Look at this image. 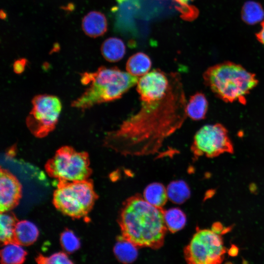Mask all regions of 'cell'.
Here are the masks:
<instances>
[{"instance_id":"obj_14","label":"cell","mask_w":264,"mask_h":264,"mask_svg":"<svg viewBox=\"0 0 264 264\" xmlns=\"http://www.w3.org/2000/svg\"><path fill=\"white\" fill-rule=\"evenodd\" d=\"M208 108V103L205 95L202 92H197L191 95L187 102V115L193 120L204 119Z\"/></svg>"},{"instance_id":"obj_8","label":"cell","mask_w":264,"mask_h":264,"mask_svg":"<svg viewBox=\"0 0 264 264\" xmlns=\"http://www.w3.org/2000/svg\"><path fill=\"white\" fill-rule=\"evenodd\" d=\"M225 249L220 235L211 230L199 229L184 250V257L189 264L220 263Z\"/></svg>"},{"instance_id":"obj_28","label":"cell","mask_w":264,"mask_h":264,"mask_svg":"<svg viewBox=\"0 0 264 264\" xmlns=\"http://www.w3.org/2000/svg\"><path fill=\"white\" fill-rule=\"evenodd\" d=\"M258 40L264 46V20L261 23V28L256 34Z\"/></svg>"},{"instance_id":"obj_16","label":"cell","mask_w":264,"mask_h":264,"mask_svg":"<svg viewBox=\"0 0 264 264\" xmlns=\"http://www.w3.org/2000/svg\"><path fill=\"white\" fill-rule=\"evenodd\" d=\"M151 66L150 57L144 53L138 52L129 58L126 68L128 73L139 78L147 73Z\"/></svg>"},{"instance_id":"obj_21","label":"cell","mask_w":264,"mask_h":264,"mask_svg":"<svg viewBox=\"0 0 264 264\" xmlns=\"http://www.w3.org/2000/svg\"><path fill=\"white\" fill-rule=\"evenodd\" d=\"M164 219L167 229L172 233L182 229L186 222L185 214L177 208L164 210Z\"/></svg>"},{"instance_id":"obj_4","label":"cell","mask_w":264,"mask_h":264,"mask_svg":"<svg viewBox=\"0 0 264 264\" xmlns=\"http://www.w3.org/2000/svg\"><path fill=\"white\" fill-rule=\"evenodd\" d=\"M204 84L225 102L246 103L245 96L258 83L255 74L240 65L225 62L213 66L203 73Z\"/></svg>"},{"instance_id":"obj_23","label":"cell","mask_w":264,"mask_h":264,"mask_svg":"<svg viewBox=\"0 0 264 264\" xmlns=\"http://www.w3.org/2000/svg\"><path fill=\"white\" fill-rule=\"evenodd\" d=\"M242 17L243 21L247 23L254 24L263 20L264 11L259 3L247 1L242 7Z\"/></svg>"},{"instance_id":"obj_1","label":"cell","mask_w":264,"mask_h":264,"mask_svg":"<svg viewBox=\"0 0 264 264\" xmlns=\"http://www.w3.org/2000/svg\"><path fill=\"white\" fill-rule=\"evenodd\" d=\"M168 76L170 84L165 95L155 100L141 101L136 113L106 133L105 147L125 156L154 154L181 128L187 116L184 86L178 73Z\"/></svg>"},{"instance_id":"obj_10","label":"cell","mask_w":264,"mask_h":264,"mask_svg":"<svg viewBox=\"0 0 264 264\" xmlns=\"http://www.w3.org/2000/svg\"><path fill=\"white\" fill-rule=\"evenodd\" d=\"M168 74L154 69L139 77L136 90L141 101L155 100L163 97L169 87Z\"/></svg>"},{"instance_id":"obj_19","label":"cell","mask_w":264,"mask_h":264,"mask_svg":"<svg viewBox=\"0 0 264 264\" xmlns=\"http://www.w3.org/2000/svg\"><path fill=\"white\" fill-rule=\"evenodd\" d=\"M143 198L152 205L162 208L168 198L167 189L160 183H152L145 189Z\"/></svg>"},{"instance_id":"obj_30","label":"cell","mask_w":264,"mask_h":264,"mask_svg":"<svg viewBox=\"0 0 264 264\" xmlns=\"http://www.w3.org/2000/svg\"><path fill=\"white\" fill-rule=\"evenodd\" d=\"M250 191L252 193H255L257 189V186L254 183H251L249 186Z\"/></svg>"},{"instance_id":"obj_7","label":"cell","mask_w":264,"mask_h":264,"mask_svg":"<svg viewBox=\"0 0 264 264\" xmlns=\"http://www.w3.org/2000/svg\"><path fill=\"white\" fill-rule=\"evenodd\" d=\"M32 108L27 116L26 124L31 133L43 138L53 131L62 110L59 99L54 95L41 94L32 100Z\"/></svg>"},{"instance_id":"obj_17","label":"cell","mask_w":264,"mask_h":264,"mask_svg":"<svg viewBox=\"0 0 264 264\" xmlns=\"http://www.w3.org/2000/svg\"><path fill=\"white\" fill-rule=\"evenodd\" d=\"M0 255L2 264H20L24 261L26 252L21 244L13 241L3 244Z\"/></svg>"},{"instance_id":"obj_13","label":"cell","mask_w":264,"mask_h":264,"mask_svg":"<svg viewBox=\"0 0 264 264\" xmlns=\"http://www.w3.org/2000/svg\"><path fill=\"white\" fill-rule=\"evenodd\" d=\"M39 233L37 227L33 222L27 220L17 221L14 232L15 241L22 245H29L37 240Z\"/></svg>"},{"instance_id":"obj_5","label":"cell","mask_w":264,"mask_h":264,"mask_svg":"<svg viewBox=\"0 0 264 264\" xmlns=\"http://www.w3.org/2000/svg\"><path fill=\"white\" fill-rule=\"evenodd\" d=\"M97 198L92 182L89 179L59 181L53 194V203L63 214L80 218L88 213Z\"/></svg>"},{"instance_id":"obj_11","label":"cell","mask_w":264,"mask_h":264,"mask_svg":"<svg viewBox=\"0 0 264 264\" xmlns=\"http://www.w3.org/2000/svg\"><path fill=\"white\" fill-rule=\"evenodd\" d=\"M22 196V186L16 177L7 170L0 173V211H9L19 203Z\"/></svg>"},{"instance_id":"obj_2","label":"cell","mask_w":264,"mask_h":264,"mask_svg":"<svg viewBox=\"0 0 264 264\" xmlns=\"http://www.w3.org/2000/svg\"><path fill=\"white\" fill-rule=\"evenodd\" d=\"M164 212L139 195L129 198L123 204L118 220L121 236L138 248H159L167 229Z\"/></svg>"},{"instance_id":"obj_33","label":"cell","mask_w":264,"mask_h":264,"mask_svg":"<svg viewBox=\"0 0 264 264\" xmlns=\"http://www.w3.org/2000/svg\"><path fill=\"white\" fill-rule=\"evenodd\" d=\"M6 17V14L2 11V10H1V12H0V17L1 19H4Z\"/></svg>"},{"instance_id":"obj_3","label":"cell","mask_w":264,"mask_h":264,"mask_svg":"<svg viewBox=\"0 0 264 264\" xmlns=\"http://www.w3.org/2000/svg\"><path fill=\"white\" fill-rule=\"evenodd\" d=\"M139 78L115 67L101 66L95 72L83 73L81 82L88 87L71 106L84 110L119 99L137 84Z\"/></svg>"},{"instance_id":"obj_32","label":"cell","mask_w":264,"mask_h":264,"mask_svg":"<svg viewBox=\"0 0 264 264\" xmlns=\"http://www.w3.org/2000/svg\"><path fill=\"white\" fill-rule=\"evenodd\" d=\"M208 194L207 195V197H212L215 194V191L214 190H210L208 192Z\"/></svg>"},{"instance_id":"obj_27","label":"cell","mask_w":264,"mask_h":264,"mask_svg":"<svg viewBox=\"0 0 264 264\" xmlns=\"http://www.w3.org/2000/svg\"><path fill=\"white\" fill-rule=\"evenodd\" d=\"M224 228L221 223L219 222H216L212 225L211 230L218 235H220L222 234Z\"/></svg>"},{"instance_id":"obj_12","label":"cell","mask_w":264,"mask_h":264,"mask_svg":"<svg viewBox=\"0 0 264 264\" xmlns=\"http://www.w3.org/2000/svg\"><path fill=\"white\" fill-rule=\"evenodd\" d=\"M107 26L106 18L100 12L91 11L82 20V29L90 37L96 38L103 35L106 32Z\"/></svg>"},{"instance_id":"obj_29","label":"cell","mask_w":264,"mask_h":264,"mask_svg":"<svg viewBox=\"0 0 264 264\" xmlns=\"http://www.w3.org/2000/svg\"><path fill=\"white\" fill-rule=\"evenodd\" d=\"M239 253V248L235 245H232L228 251V253L229 256L232 257L236 256Z\"/></svg>"},{"instance_id":"obj_25","label":"cell","mask_w":264,"mask_h":264,"mask_svg":"<svg viewBox=\"0 0 264 264\" xmlns=\"http://www.w3.org/2000/svg\"><path fill=\"white\" fill-rule=\"evenodd\" d=\"M36 260L38 263L44 264H63L73 263L66 253L63 252L55 253L48 257H44L42 255H40L36 259Z\"/></svg>"},{"instance_id":"obj_9","label":"cell","mask_w":264,"mask_h":264,"mask_svg":"<svg viewBox=\"0 0 264 264\" xmlns=\"http://www.w3.org/2000/svg\"><path fill=\"white\" fill-rule=\"evenodd\" d=\"M191 150L195 158L203 155L214 157L234 152L228 132L220 123L206 125L200 128L194 136Z\"/></svg>"},{"instance_id":"obj_24","label":"cell","mask_w":264,"mask_h":264,"mask_svg":"<svg viewBox=\"0 0 264 264\" xmlns=\"http://www.w3.org/2000/svg\"><path fill=\"white\" fill-rule=\"evenodd\" d=\"M60 242L63 249L69 253L76 251L80 246L79 239L73 231L69 229H66L62 233Z\"/></svg>"},{"instance_id":"obj_18","label":"cell","mask_w":264,"mask_h":264,"mask_svg":"<svg viewBox=\"0 0 264 264\" xmlns=\"http://www.w3.org/2000/svg\"><path fill=\"white\" fill-rule=\"evenodd\" d=\"M137 247L124 238L119 237L113 247V252L118 261L123 263H131L138 255Z\"/></svg>"},{"instance_id":"obj_34","label":"cell","mask_w":264,"mask_h":264,"mask_svg":"<svg viewBox=\"0 0 264 264\" xmlns=\"http://www.w3.org/2000/svg\"><path fill=\"white\" fill-rule=\"evenodd\" d=\"M119 3H122L127 0H116Z\"/></svg>"},{"instance_id":"obj_31","label":"cell","mask_w":264,"mask_h":264,"mask_svg":"<svg viewBox=\"0 0 264 264\" xmlns=\"http://www.w3.org/2000/svg\"><path fill=\"white\" fill-rule=\"evenodd\" d=\"M176 0L179 3L181 4L185 5L187 4L189 2V1L191 0Z\"/></svg>"},{"instance_id":"obj_22","label":"cell","mask_w":264,"mask_h":264,"mask_svg":"<svg viewBox=\"0 0 264 264\" xmlns=\"http://www.w3.org/2000/svg\"><path fill=\"white\" fill-rule=\"evenodd\" d=\"M167 192L168 198L176 203H182L190 197V189L186 183L178 180L171 182L168 186Z\"/></svg>"},{"instance_id":"obj_15","label":"cell","mask_w":264,"mask_h":264,"mask_svg":"<svg viewBox=\"0 0 264 264\" xmlns=\"http://www.w3.org/2000/svg\"><path fill=\"white\" fill-rule=\"evenodd\" d=\"M103 57L110 62H116L123 58L125 54L126 47L120 39L111 37L106 39L101 47Z\"/></svg>"},{"instance_id":"obj_26","label":"cell","mask_w":264,"mask_h":264,"mask_svg":"<svg viewBox=\"0 0 264 264\" xmlns=\"http://www.w3.org/2000/svg\"><path fill=\"white\" fill-rule=\"evenodd\" d=\"M27 64V60L24 58H21L16 60L13 65L14 71L16 73H22Z\"/></svg>"},{"instance_id":"obj_6","label":"cell","mask_w":264,"mask_h":264,"mask_svg":"<svg viewBox=\"0 0 264 264\" xmlns=\"http://www.w3.org/2000/svg\"><path fill=\"white\" fill-rule=\"evenodd\" d=\"M88 154L77 152L70 146L59 148L46 162L48 175L59 181H75L88 179L91 174Z\"/></svg>"},{"instance_id":"obj_20","label":"cell","mask_w":264,"mask_h":264,"mask_svg":"<svg viewBox=\"0 0 264 264\" xmlns=\"http://www.w3.org/2000/svg\"><path fill=\"white\" fill-rule=\"evenodd\" d=\"M17 221L13 215L7 212L0 213V240L3 244L15 241L14 232Z\"/></svg>"}]
</instances>
